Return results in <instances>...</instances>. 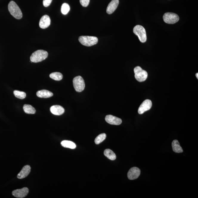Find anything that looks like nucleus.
Masks as SVG:
<instances>
[{
	"mask_svg": "<svg viewBox=\"0 0 198 198\" xmlns=\"http://www.w3.org/2000/svg\"><path fill=\"white\" fill-rule=\"evenodd\" d=\"M48 55V53L46 51L40 50L35 51L32 54L30 57V60L34 63H39L45 60Z\"/></svg>",
	"mask_w": 198,
	"mask_h": 198,
	"instance_id": "obj_1",
	"label": "nucleus"
},
{
	"mask_svg": "<svg viewBox=\"0 0 198 198\" xmlns=\"http://www.w3.org/2000/svg\"><path fill=\"white\" fill-rule=\"evenodd\" d=\"M8 8L9 12L14 18L20 19L23 17V14L21 10L14 1H11L9 2Z\"/></svg>",
	"mask_w": 198,
	"mask_h": 198,
	"instance_id": "obj_2",
	"label": "nucleus"
},
{
	"mask_svg": "<svg viewBox=\"0 0 198 198\" xmlns=\"http://www.w3.org/2000/svg\"><path fill=\"white\" fill-rule=\"evenodd\" d=\"M79 41L83 45L89 47L97 44L98 39L95 36H82L79 37Z\"/></svg>",
	"mask_w": 198,
	"mask_h": 198,
	"instance_id": "obj_3",
	"label": "nucleus"
},
{
	"mask_svg": "<svg viewBox=\"0 0 198 198\" xmlns=\"http://www.w3.org/2000/svg\"><path fill=\"white\" fill-rule=\"evenodd\" d=\"M134 33L138 36L140 42L145 43L147 40L146 30L143 26L137 25L133 29Z\"/></svg>",
	"mask_w": 198,
	"mask_h": 198,
	"instance_id": "obj_4",
	"label": "nucleus"
},
{
	"mask_svg": "<svg viewBox=\"0 0 198 198\" xmlns=\"http://www.w3.org/2000/svg\"><path fill=\"white\" fill-rule=\"evenodd\" d=\"M135 77L137 81L139 82H143L148 78V73L145 70L142 69L139 66H137L134 69Z\"/></svg>",
	"mask_w": 198,
	"mask_h": 198,
	"instance_id": "obj_5",
	"label": "nucleus"
},
{
	"mask_svg": "<svg viewBox=\"0 0 198 198\" xmlns=\"http://www.w3.org/2000/svg\"><path fill=\"white\" fill-rule=\"evenodd\" d=\"M73 85L77 92H81L83 91L85 87L84 79L81 76L75 77L73 81Z\"/></svg>",
	"mask_w": 198,
	"mask_h": 198,
	"instance_id": "obj_6",
	"label": "nucleus"
},
{
	"mask_svg": "<svg viewBox=\"0 0 198 198\" xmlns=\"http://www.w3.org/2000/svg\"><path fill=\"white\" fill-rule=\"evenodd\" d=\"M163 18L164 22L168 24H175L180 20L179 17L177 14L169 12L164 14Z\"/></svg>",
	"mask_w": 198,
	"mask_h": 198,
	"instance_id": "obj_7",
	"label": "nucleus"
},
{
	"mask_svg": "<svg viewBox=\"0 0 198 198\" xmlns=\"http://www.w3.org/2000/svg\"><path fill=\"white\" fill-rule=\"evenodd\" d=\"M152 106V103L151 100H144L140 105L138 109V112L139 114L141 115L148 110L151 109Z\"/></svg>",
	"mask_w": 198,
	"mask_h": 198,
	"instance_id": "obj_8",
	"label": "nucleus"
},
{
	"mask_svg": "<svg viewBox=\"0 0 198 198\" xmlns=\"http://www.w3.org/2000/svg\"><path fill=\"white\" fill-rule=\"evenodd\" d=\"M140 174V171L139 168L137 167H132L128 172V178L130 180H134L138 178Z\"/></svg>",
	"mask_w": 198,
	"mask_h": 198,
	"instance_id": "obj_9",
	"label": "nucleus"
},
{
	"mask_svg": "<svg viewBox=\"0 0 198 198\" xmlns=\"http://www.w3.org/2000/svg\"><path fill=\"white\" fill-rule=\"evenodd\" d=\"M28 193V188L25 187L21 189L14 190L13 191L12 194L16 197L23 198L26 197Z\"/></svg>",
	"mask_w": 198,
	"mask_h": 198,
	"instance_id": "obj_10",
	"label": "nucleus"
},
{
	"mask_svg": "<svg viewBox=\"0 0 198 198\" xmlns=\"http://www.w3.org/2000/svg\"><path fill=\"white\" fill-rule=\"evenodd\" d=\"M105 120L108 123L112 125H119L122 123V119L112 115H107Z\"/></svg>",
	"mask_w": 198,
	"mask_h": 198,
	"instance_id": "obj_11",
	"label": "nucleus"
},
{
	"mask_svg": "<svg viewBox=\"0 0 198 198\" xmlns=\"http://www.w3.org/2000/svg\"><path fill=\"white\" fill-rule=\"evenodd\" d=\"M50 18L49 16L45 15L43 16L39 21L40 27L42 29H46L50 24Z\"/></svg>",
	"mask_w": 198,
	"mask_h": 198,
	"instance_id": "obj_12",
	"label": "nucleus"
},
{
	"mask_svg": "<svg viewBox=\"0 0 198 198\" xmlns=\"http://www.w3.org/2000/svg\"><path fill=\"white\" fill-rule=\"evenodd\" d=\"M119 4V0H112L107 7V13L109 14L113 13L117 8Z\"/></svg>",
	"mask_w": 198,
	"mask_h": 198,
	"instance_id": "obj_13",
	"label": "nucleus"
},
{
	"mask_svg": "<svg viewBox=\"0 0 198 198\" xmlns=\"http://www.w3.org/2000/svg\"><path fill=\"white\" fill-rule=\"evenodd\" d=\"M31 167L29 165L24 166L23 169L17 175V178L19 179H22L25 178L28 176L31 172Z\"/></svg>",
	"mask_w": 198,
	"mask_h": 198,
	"instance_id": "obj_14",
	"label": "nucleus"
},
{
	"mask_svg": "<svg viewBox=\"0 0 198 198\" xmlns=\"http://www.w3.org/2000/svg\"><path fill=\"white\" fill-rule=\"evenodd\" d=\"M51 113L56 115H61L63 114L65 112V110L63 107L58 105L52 106L50 108Z\"/></svg>",
	"mask_w": 198,
	"mask_h": 198,
	"instance_id": "obj_15",
	"label": "nucleus"
},
{
	"mask_svg": "<svg viewBox=\"0 0 198 198\" xmlns=\"http://www.w3.org/2000/svg\"><path fill=\"white\" fill-rule=\"evenodd\" d=\"M36 95L40 98H49L52 97L53 94L48 90H42L38 91L36 92Z\"/></svg>",
	"mask_w": 198,
	"mask_h": 198,
	"instance_id": "obj_16",
	"label": "nucleus"
},
{
	"mask_svg": "<svg viewBox=\"0 0 198 198\" xmlns=\"http://www.w3.org/2000/svg\"><path fill=\"white\" fill-rule=\"evenodd\" d=\"M172 148L173 151L175 153H180L183 152V151L181 146H180V143L178 140H174L172 143Z\"/></svg>",
	"mask_w": 198,
	"mask_h": 198,
	"instance_id": "obj_17",
	"label": "nucleus"
},
{
	"mask_svg": "<svg viewBox=\"0 0 198 198\" xmlns=\"http://www.w3.org/2000/svg\"><path fill=\"white\" fill-rule=\"evenodd\" d=\"M104 154L108 159L111 160H114L116 159V156L115 154L113 151L110 149L105 150Z\"/></svg>",
	"mask_w": 198,
	"mask_h": 198,
	"instance_id": "obj_18",
	"label": "nucleus"
},
{
	"mask_svg": "<svg viewBox=\"0 0 198 198\" xmlns=\"http://www.w3.org/2000/svg\"><path fill=\"white\" fill-rule=\"evenodd\" d=\"M61 145L64 148L75 149L76 148V145L74 143L69 140H65L61 142Z\"/></svg>",
	"mask_w": 198,
	"mask_h": 198,
	"instance_id": "obj_19",
	"label": "nucleus"
},
{
	"mask_svg": "<svg viewBox=\"0 0 198 198\" xmlns=\"http://www.w3.org/2000/svg\"><path fill=\"white\" fill-rule=\"evenodd\" d=\"M23 109L24 112L27 114H34L36 112V110L35 108L30 105H24Z\"/></svg>",
	"mask_w": 198,
	"mask_h": 198,
	"instance_id": "obj_20",
	"label": "nucleus"
},
{
	"mask_svg": "<svg viewBox=\"0 0 198 198\" xmlns=\"http://www.w3.org/2000/svg\"><path fill=\"white\" fill-rule=\"evenodd\" d=\"M50 77L54 80L60 81L63 79V75L61 73L55 72L51 73L50 75Z\"/></svg>",
	"mask_w": 198,
	"mask_h": 198,
	"instance_id": "obj_21",
	"label": "nucleus"
},
{
	"mask_svg": "<svg viewBox=\"0 0 198 198\" xmlns=\"http://www.w3.org/2000/svg\"><path fill=\"white\" fill-rule=\"evenodd\" d=\"M106 135L105 133L100 134L95 138V144H99L103 142L106 139Z\"/></svg>",
	"mask_w": 198,
	"mask_h": 198,
	"instance_id": "obj_22",
	"label": "nucleus"
},
{
	"mask_svg": "<svg viewBox=\"0 0 198 198\" xmlns=\"http://www.w3.org/2000/svg\"><path fill=\"white\" fill-rule=\"evenodd\" d=\"M16 98L20 99H24L26 96V93L23 92H20L18 90H14L13 92Z\"/></svg>",
	"mask_w": 198,
	"mask_h": 198,
	"instance_id": "obj_23",
	"label": "nucleus"
},
{
	"mask_svg": "<svg viewBox=\"0 0 198 198\" xmlns=\"http://www.w3.org/2000/svg\"><path fill=\"white\" fill-rule=\"evenodd\" d=\"M70 9L69 5L66 3H64L62 4L61 8V12L64 15L67 14Z\"/></svg>",
	"mask_w": 198,
	"mask_h": 198,
	"instance_id": "obj_24",
	"label": "nucleus"
},
{
	"mask_svg": "<svg viewBox=\"0 0 198 198\" xmlns=\"http://www.w3.org/2000/svg\"><path fill=\"white\" fill-rule=\"evenodd\" d=\"M90 0H80V2L83 7H86L89 5Z\"/></svg>",
	"mask_w": 198,
	"mask_h": 198,
	"instance_id": "obj_25",
	"label": "nucleus"
},
{
	"mask_svg": "<svg viewBox=\"0 0 198 198\" xmlns=\"http://www.w3.org/2000/svg\"><path fill=\"white\" fill-rule=\"evenodd\" d=\"M52 0H44L43 1V4L44 7H47L50 5Z\"/></svg>",
	"mask_w": 198,
	"mask_h": 198,
	"instance_id": "obj_26",
	"label": "nucleus"
},
{
	"mask_svg": "<svg viewBox=\"0 0 198 198\" xmlns=\"http://www.w3.org/2000/svg\"><path fill=\"white\" fill-rule=\"evenodd\" d=\"M196 77H197V79H198V73H196Z\"/></svg>",
	"mask_w": 198,
	"mask_h": 198,
	"instance_id": "obj_27",
	"label": "nucleus"
}]
</instances>
